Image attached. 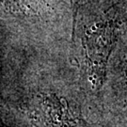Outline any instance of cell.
Masks as SVG:
<instances>
[{"label": "cell", "mask_w": 127, "mask_h": 127, "mask_svg": "<svg viewBox=\"0 0 127 127\" xmlns=\"http://www.w3.org/2000/svg\"><path fill=\"white\" fill-rule=\"evenodd\" d=\"M126 18L127 1H123L111 7L99 21L92 23L84 31L83 48L96 86L103 85L109 56L118 40L120 27Z\"/></svg>", "instance_id": "1"}, {"label": "cell", "mask_w": 127, "mask_h": 127, "mask_svg": "<svg viewBox=\"0 0 127 127\" xmlns=\"http://www.w3.org/2000/svg\"><path fill=\"white\" fill-rule=\"evenodd\" d=\"M87 0H73V23L75 22V17H76L77 11L79 10L80 7L84 3H86Z\"/></svg>", "instance_id": "2"}, {"label": "cell", "mask_w": 127, "mask_h": 127, "mask_svg": "<svg viewBox=\"0 0 127 127\" xmlns=\"http://www.w3.org/2000/svg\"><path fill=\"white\" fill-rule=\"evenodd\" d=\"M125 73H126V76H127V61H126V67H125Z\"/></svg>", "instance_id": "3"}]
</instances>
